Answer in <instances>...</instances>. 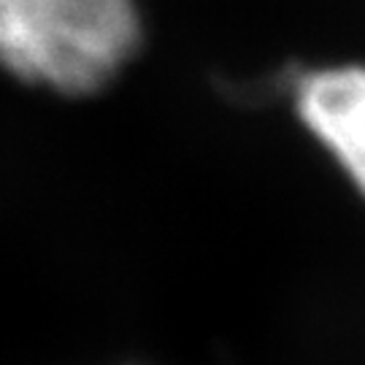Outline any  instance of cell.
<instances>
[{"instance_id":"1","label":"cell","mask_w":365,"mask_h":365,"mask_svg":"<svg viewBox=\"0 0 365 365\" xmlns=\"http://www.w3.org/2000/svg\"><path fill=\"white\" fill-rule=\"evenodd\" d=\"M138 43L135 0H0V66L54 92L101 90Z\"/></svg>"},{"instance_id":"2","label":"cell","mask_w":365,"mask_h":365,"mask_svg":"<svg viewBox=\"0 0 365 365\" xmlns=\"http://www.w3.org/2000/svg\"><path fill=\"white\" fill-rule=\"evenodd\" d=\"M295 111L365 197V66H330L295 84Z\"/></svg>"}]
</instances>
